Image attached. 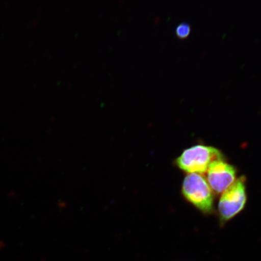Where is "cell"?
<instances>
[{
  "label": "cell",
  "instance_id": "cell-1",
  "mask_svg": "<svg viewBox=\"0 0 261 261\" xmlns=\"http://www.w3.org/2000/svg\"><path fill=\"white\" fill-rule=\"evenodd\" d=\"M223 159V155L217 148L198 145L185 149L176 159L175 165L189 174H203L207 172L212 162Z\"/></svg>",
  "mask_w": 261,
  "mask_h": 261
},
{
  "label": "cell",
  "instance_id": "cell-2",
  "mask_svg": "<svg viewBox=\"0 0 261 261\" xmlns=\"http://www.w3.org/2000/svg\"><path fill=\"white\" fill-rule=\"evenodd\" d=\"M182 194L186 200L201 213H214V195L205 178L199 174H189L182 185Z\"/></svg>",
  "mask_w": 261,
  "mask_h": 261
},
{
  "label": "cell",
  "instance_id": "cell-3",
  "mask_svg": "<svg viewBox=\"0 0 261 261\" xmlns=\"http://www.w3.org/2000/svg\"><path fill=\"white\" fill-rule=\"evenodd\" d=\"M247 203L246 178L236 179L223 192L218 203V217L221 227L242 212Z\"/></svg>",
  "mask_w": 261,
  "mask_h": 261
},
{
  "label": "cell",
  "instance_id": "cell-4",
  "mask_svg": "<svg viewBox=\"0 0 261 261\" xmlns=\"http://www.w3.org/2000/svg\"><path fill=\"white\" fill-rule=\"evenodd\" d=\"M207 172L208 184L217 194L223 193L236 180V169L224 159L212 162Z\"/></svg>",
  "mask_w": 261,
  "mask_h": 261
},
{
  "label": "cell",
  "instance_id": "cell-5",
  "mask_svg": "<svg viewBox=\"0 0 261 261\" xmlns=\"http://www.w3.org/2000/svg\"><path fill=\"white\" fill-rule=\"evenodd\" d=\"M192 29L190 24L186 22H181L175 28V34L179 40H185L191 35Z\"/></svg>",
  "mask_w": 261,
  "mask_h": 261
}]
</instances>
